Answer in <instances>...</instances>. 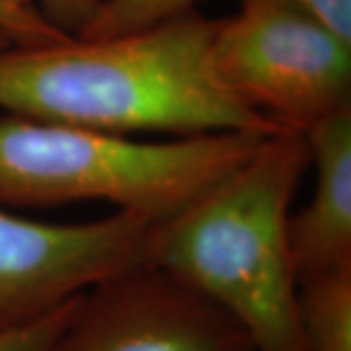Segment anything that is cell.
Segmentation results:
<instances>
[{"label": "cell", "mask_w": 351, "mask_h": 351, "mask_svg": "<svg viewBox=\"0 0 351 351\" xmlns=\"http://www.w3.org/2000/svg\"><path fill=\"white\" fill-rule=\"evenodd\" d=\"M215 27L191 12L127 34L2 47L0 112L115 135H274L276 125L217 82Z\"/></svg>", "instance_id": "6da1fadb"}, {"label": "cell", "mask_w": 351, "mask_h": 351, "mask_svg": "<svg viewBox=\"0 0 351 351\" xmlns=\"http://www.w3.org/2000/svg\"><path fill=\"white\" fill-rule=\"evenodd\" d=\"M308 168L304 135L277 131L147 234L145 265L230 314L254 351H308L289 248L291 205Z\"/></svg>", "instance_id": "7a4b0ae2"}, {"label": "cell", "mask_w": 351, "mask_h": 351, "mask_svg": "<svg viewBox=\"0 0 351 351\" xmlns=\"http://www.w3.org/2000/svg\"><path fill=\"white\" fill-rule=\"evenodd\" d=\"M269 135L221 131L137 141L98 129L0 115V207L104 201L151 223L174 215Z\"/></svg>", "instance_id": "3957f363"}, {"label": "cell", "mask_w": 351, "mask_h": 351, "mask_svg": "<svg viewBox=\"0 0 351 351\" xmlns=\"http://www.w3.org/2000/svg\"><path fill=\"white\" fill-rule=\"evenodd\" d=\"M209 57L226 94L279 131L351 108V43L283 0H242L217 20Z\"/></svg>", "instance_id": "277c9868"}, {"label": "cell", "mask_w": 351, "mask_h": 351, "mask_svg": "<svg viewBox=\"0 0 351 351\" xmlns=\"http://www.w3.org/2000/svg\"><path fill=\"white\" fill-rule=\"evenodd\" d=\"M151 225L125 211L41 223L0 207V330L38 320L104 279L145 265Z\"/></svg>", "instance_id": "5b68a950"}, {"label": "cell", "mask_w": 351, "mask_h": 351, "mask_svg": "<svg viewBox=\"0 0 351 351\" xmlns=\"http://www.w3.org/2000/svg\"><path fill=\"white\" fill-rule=\"evenodd\" d=\"M53 351H254L221 306L151 265L84 291Z\"/></svg>", "instance_id": "8992f818"}, {"label": "cell", "mask_w": 351, "mask_h": 351, "mask_svg": "<svg viewBox=\"0 0 351 351\" xmlns=\"http://www.w3.org/2000/svg\"><path fill=\"white\" fill-rule=\"evenodd\" d=\"M314 168L311 201L289 217V248L297 283L351 263V108L306 133Z\"/></svg>", "instance_id": "52a82bcc"}, {"label": "cell", "mask_w": 351, "mask_h": 351, "mask_svg": "<svg viewBox=\"0 0 351 351\" xmlns=\"http://www.w3.org/2000/svg\"><path fill=\"white\" fill-rule=\"evenodd\" d=\"M297 313L308 351H351V263L301 279Z\"/></svg>", "instance_id": "ba28073f"}, {"label": "cell", "mask_w": 351, "mask_h": 351, "mask_svg": "<svg viewBox=\"0 0 351 351\" xmlns=\"http://www.w3.org/2000/svg\"><path fill=\"white\" fill-rule=\"evenodd\" d=\"M201 0H100L76 36L101 38L170 22L195 12Z\"/></svg>", "instance_id": "9c48e42d"}, {"label": "cell", "mask_w": 351, "mask_h": 351, "mask_svg": "<svg viewBox=\"0 0 351 351\" xmlns=\"http://www.w3.org/2000/svg\"><path fill=\"white\" fill-rule=\"evenodd\" d=\"M0 36L10 45H43L61 41L71 34L49 22L34 6L0 0Z\"/></svg>", "instance_id": "30bf717a"}, {"label": "cell", "mask_w": 351, "mask_h": 351, "mask_svg": "<svg viewBox=\"0 0 351 351\" xmlns=\"http://www.w3.org/2000/svg\"><path fill=\"white\" fill-rule=\"evenodd\" d=\"M82 295V293H80ZM78 295V297H80ZM78 297L22 326L0 330V351H53L75 313Z\"/></svg>", "instance_id": "8fae6325"}, {"label": "cell", "mask_w": 351, "mask_h": 351, "mask_svg": "<svg viewBox=\"0 0 351 351\" xmlns=\"http://www.w3.org/2000/svg\"><path fill=\"white\" fill-rule=\"evenodd\" d=\"M16 2L38 8L49 22L71 36H76L96 10V4L92 0H16Z\"/></svg>", "instance_id": "7c38bea8"}, {"label": "cell", "mask_w": 351, "mask_h": 351, "mask_svg": "<svg viewBox=\"0 0 351 351\" xmlns=\"http://www.w3.org/2000/svg\"><path fill=\"white\" fill-rule=\"evenodd\" d=\"M351 43V0H283Z\"/></svg>", "instance_id": "4fadbf2b"}, {"label": "cell", "mask_w": 351, "mask_h": 351, "mask_svg": "<svg viewBox=\"0 0 351 351\" xmlns=\"http://www.w3.org/2000/svg\"><path fill=\"white\" fill-rule=\"evenodd\" d=\"M8 45H10V43H8L6 39H4V38H2V36H0V49H2V47H8Z\"/></svg>", "instance_id": "5bb4252c"}, {"label": "cell", "mask_w": 351, "mask_h": 351, "mask_svg": "<svg viewBox=\"0 0 351 351\" xmlns=\"http://www.w3.org/2000/svg\"><path fill=\"white\" fill-rule=\"evenodd\" d=\"M92 2H94V4H96V6H98V4H100V0H92Z\"/></svg>", "instance_id": "9a60e30c"}]
</instances>
